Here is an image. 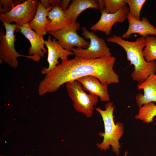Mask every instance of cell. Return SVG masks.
Wrapping results in <instances>:
<instances>
[{
  "instance_id": "6da1fadb",
  "label": "cell",
  "mask_w": 156,
  "mask_h": 156,
  "mask_svg": "<svg viewBox=\"0 0 156 156\" xmlns=\"http://www.w3.org/2000/svg\"><path fill=\"white\" fill-rule=\"evenodd\" d=\"M115 61L116 59L112 56L93 60L75 56L62 61L45 75L39 84L38 94L42 96L55 92L64 83L89 75L96 77L105 86L118 83L119 77L113 69Z\"/></svg>"
},
{
  "instance_id": "7a4b0ae2",
  "label": "cell",
  "mask_w": 156,
  "mask_h": 156,
  "mask_svg": "<svg viewBox=\"0 0 156 156\" xmlns=\"http://www.w3.org/2000/svg\"><path fill=\"white\" fill-rule=\"evenodd\" d=\"M107 40L120 46L125 50L127 60L134 66L131 75L134 81L141 82L155 74L156 61L148 62L143 56V50L145 46L144 38L141 37L134 41H130L124 40L121 36L113 35L107 38Z\"/></svg>"
},
{
  "instance_id": "3957f363",
  "label": "cell",
  "mask_w": 156,
  "mask_h": 156,
  "mask_svg": "<svg viewBox=\"0 0 156 156\" xmlns=\"http://www.w3.org/2000/svg\"><path fill=\"white\" fill-rule=\"evenodd\" d=\"M105 108L104 110L99 107L95 108L101 115L104 127V132L98 134L100 136L103 137V140L101 143L96 144V146L101 151L109 149L111 146L113 151L118 155L120 148L119 140L123 133V125L118 121L115 123L113 115L114 106L112 102L107 103Z\"/></svg>"
},
{
  "instance_id": "277c9868",
  "label": "cell",
  "mask_w": 156,
  "mask_h": 156,
  "mask_svg": "<svg viewBox=\"0 0 156 156\" xmlns=\"http://www.w3.org/2000/svg\"><path fill=\"white\" fill-rule=\"evenodd\" d=\"M66 86L69 97L73 102V107L77 112L83 113L87 118L93 114L94 106L99 101L98 96L92 94L87 93L81 84L77 80L66 83Z\"/></svg>"
},
{
  "instance_id": "5b68a950",
  "label": "cell",
  "mask_w": 156,
  "mask_h": 156,
  "mask_svg": "<svg viewBox=\"0 0 156 156\" xmlns=\"http://www.w3.org/2000/svg\"><path fill=\"white\" fill-rule=\"evenodd\" d=\"M82 35L90 40L88 47L86 49L73 48L72 50L75 56L88 60H93L106 56H112L109 48L105 40L98 37L93 31H90L83 26Z\"/></svg>"
},
{
  "instance_id": "8992f818",
  "label": "cell",
  "mask_w": 156,
  "mask_h": 156,
  "mask_svg": "<svg viewBox=\"0 0 156 156\" xmlns=\"http://www.w3.org/2000/svg\"><path fill=\"white\" fill-rule=\"evenodd\" d=\"M39 1L27 0L14 6L8 12L0 14L1 22L11 24L16 23L15 31L18 32V28L30 23L33 19L36 12Z\"/></svg>"
},
{
  "instance_id": "52a82bcc",
  "label": "cell",
  "mask_w": 156,
  "mask_h": 156,
  "mask_svg": "<svg viewBox=\"0 0 156 156\" xmlns=\"http://www.w3.org/2000/svg\"><path fill=\"white\" fill-rule=\"evenodd\" d=\"M79 29L74 28L61 29L54 31H48L47 33L53 36L64 49L72 51L74 47L87 49L90 42L79 36L77 31Z\"/></svg>"
},
{
  "instance_id": "ba28073f",
  "label": "cell",
  "mask_w": 156,
  "mask_h": 156,
  "mask_svg": "<svg viewBox=\"0 0 156 156\" xmlns=\"http://www.w3.org/2000/svg\"><path fill=\"white\" fill-rule=\"evenodd\" d=\"M56 40L54 37L52 40L51 35H49L47 40H45V45L48 51L47 61L49 66L42 69V74H46L58 65L59 58L62 62L68 60V58L69 56L74 55L72 51L63 48Z\"/></svg>"
},
{
  "instance_id": "9c48e42d",
  "label": "cell",
  "mask_w": 156,
  "mask_h": 156,
  "mask_svg": "<svg viewBox=\"0 0 156 156\" xmlns=\"http://www.w3.org/2000/svg\"><path fill=\"white\" fill-rule=\"evenodd\" d=\"M129 12V8L126 6L122 7L118 12L114 14L107 13L104 10L101 12V15L99 20L90 27V29L92 31H102L108 36L110 34L111 30L114 25L116 22H123L127 18V16Z\"/></svg>"
},
{
  "instance_id": "30bf717a",
  "label": "cell",
  "mask_w": 156,
  "mask_h": 156,
  "mask_svg": "<svg viewBox=\"0 0 156 156\" xmlns=\"http://www.w3.org/2000/svg\"><path fill=\"white\" fill-rule=\"evenodd\" d=\"M47 17L51 21L46 27L47 32L74 28L80 29V24L78 23H73L67 19L60 5L53 7L51 10L48 12Z\"/></svg>"
},
{
  "instance_id": "8fae6325",
  "label": "cell",
  "mask_w": 156,
  "mask_h": 156,
  "mask_svg": "<svg viewBox=\"0 0 156 156\" xmlns=\"http://www.w3.org/2000/svg\"><path fill=\"white\" fill-rule=\"evenodd\" d=\"M24 36L29 41L31 46L28 49L29 55L34 56L40 60L44 56L47 50L44 46V37L38 34L29 26L28 23L25 24L18 28Z\"/></svg>"
},
{
  "instance_id": "7c38bea8",
  "label": "cell",
  "mask_w": 156,
  "mask_h": 156,
  "mask_svg": "<svg viewBox=\"0 0 156 156\" xmlns=\"http://www.w3.org/2000/svg\"><path fill=\"white\" fill-rule=\"evenodd\" d=\"M129 26L126 32L122 36L124 39L129 38L132 34H138L145 38L148 35L156 36V28L145 17L139 21L133 17L129 13L127 16Z\"/></svg>"
},
{
  "instance_id": "4fadbf2b",
  "label": "cell",
  "mask_w": 156,
  "mask_h": 156,
  "mask_svg": "<svg viewBox=\"0 0 156 156\" xmlns=\"http://www.w3.org/2000/svg\"><path fill=\"white\" fill-rule=\"evenodd\" d=\"M19 57H27L35 62L40 60L34 56L22 55L18 53L15 49L12 48L7 42L3 31L0 32V63L3 62L14 68L18 67L19 64L17 58Z\"/></svg>"
},
{
  "instance_id": "5bb4252c",
  "label": "cell",
  "mask_w": 156,
  "mask_h": 156,
  "mask_svg": "<svg viewBox=\"0 0 156 156\" xmlns=\"http://www.w3.org/2000/svg\"><path fill=\"white\" fill-rule=\"evenodd\" d=\"M76 80L81 84L85 91L97 95L101 101L107 102L110 100L108 86L103 85L96 77L89 75L82 77Z\"/></svg>"
},
{
  "instance_id": "9a60e30c",
  "label": "cell",
  "mask_w": 156,
  "mask_h": 156,
  "mask_svg": "<svg viewBox=\"0 0 156 156\" xmlns=\"http://www.w3.org/2000/svg\"><path fill=\"white\" fill-rule=\"evenodd\" d=\"M138 88L142 90L143 94H138L135 97L138 106L140 107L150 102H156V74H153L144 81L138 83Z\"/></svg>"
},
{
  "instance_id": "2e32d148",
  "label": "cell",
  "mask_w": 156,
  "mask_h": 156,
  "mask_svg": "<svg viewBox=\"0 0 156 156\" xmlns=\"http://www.w3.org/2000/svg\"><path fill=\"white\" fill-rule=\"evenodd\" d=\"M53 7L45 8L39 1L36 14L32 20L28 23L30 28L38 35L43 37L47 34L45 30L48 24L51 21L47 18V13Z\"/></svg>"
},
{
  "instance_id": "e0dca14e",
  "label": "cell",
  "mask_w": 156,
  "mask_h": 156,
  "mask_svg": "<svg viewBox=\"0 0 156 156\" xmlns=\"http://www.w3.org/2000/svg\"><path fill=\"white\" fill-rule=\"evenodd\" d=\"M88 8L99 9L98 0H73L67 10L64 12L65 15L72 23H76L80 14Z\"/></svg>"
},
{
  "instance_id": "ac0fdd59",
  "label": "cell",
  "mask_w": 156,
  "mask_h": 156,
  "mask_svg": "<svg viewBox=\"0 0 156 156\" xmlns=\"http://www.w3.org/2000/svg\"><path fill=\"white\" fill-rule=\"evenodd\" d=\"M156 116V105L153 102H150L139 107L138 114L135 118L142 121L147 124L151 122L154 117Z\"/></svg>"
},
{
  "instance_id": "d6986e66",
  "label": "cell",
  "mask_w": 156,
  "mask_h": 156,
  "mask_svg": "<svg viewBox=\"0 0 156 156\" xmlns=\"http://www.w3.org/2000/svg\"><path fill=\"white\" fill-rule=\"evenodd\" d=\"M145 46L143 50L144 57L148 62L156 60V37L148 36L145 38Z\"/></svg>"
},
{
  "instance_id": "ffe728a7",
  "label": "cell",
  "mask_w": 156,
  "mask_h": 156,
  "mask_svg": "<svg viewBox=\"0 0 156 156\" xmlns=\"http://www.w3.org/2000/svg\"><path fill=\"white\" fill-rule=\"evenodd\" d=\"M129 6V13L134 18L140 21V13L146 0H124Z\"/></svg>"
},
{
  "instance_id": "44dd1931",
  "label": "cell",
  "mask_w": 156,
  "mask_h": 156,
  "mask_svg": "<svg viewBox=\"0 0 156 156\" xmlns=\"http://www.w3.org/2000/svg\"><path fill=\"white\" fill-rule=\"evenodd\" d=\"M105 4V12L109 14H114L121 8L126 6L124 0H104Z\"/></svg>"
},
{
  "instance_id": "7402d4cb",
  "label": "cell",
  "mask_w": 156,
  "mask_h": 156,
  "mask_svg": "<svg viewBox=\"0 0 156 156\" xmlns=\"http://www.w3.org/2000/svg\"><path fill=\"white\" fill-rule=\"evenodd\" d=\"M6 31L5 37L8 44L11 47H14V42L16 41L14 32L15 31L17 26L16 24H11L2 23Z\"/></svg>"
},
{
  "instance_id": "603a6c76",
  "label": "cell",
  "mask_w": 156,
  "mask_h": 156,
  "mask_svg": "<svg viewBox=\"0 0 156 156\" xmlns=\"http://www.w3.org/2000/svg\"><path fill=\"white\" fill-rule=\"evenodd\" d=\"M24 0H0V14L7 13L10 11L15 6L22 3Z\"/></svg>"
},
{
  "instance_id": "cb8c5ba5",
  "label": "cell",
  "mask_w": 156,
  "mask_h": 156,
  "mask_svg": "<svg viewBox=\"0 0 156 156\" xmlns=\"http://www.w3.org/2000/svg\"><path fill=\"white\" fill-rule=\"evenodd\" d=\"M70 0H60V5L63 11L65 12L67 10L70 5Z\"/></svg>"
},
{
  "instance_id": "d4e9b609",
  "label": "cell",
  "mask_w": 156,
  "mask_h": 156,
  "mask_svg": "<svg viewBox=\"0 0 156 156\" xmlns=\"http://www.w3.org/2000/svg\"><path fill=\"white\" fill-rule=\"evenodd\" d=\"M40 2L45 8L47 9L51 6L50 0H40Z\"/></svg>"
},
{
  "instance_id": "484cf974",
  "label": "cell",
  "mask_w": 156,
  "mask_h": 156,
  "mask_svg": "<svg viewBox=\"0 0 156 156\" xmlns=\"http://www.w3.org/2000/svg\"><path fill=\"white\" fill-rule=\"evenodd\" d=\"M99 4V9L101 12L105 8V4L104 0H98Z\"/></svg>"
},
{
  "instance_id": "4316f807",
  "label": "cell",
  "mask_w": 156,
  "mask_h": 156,
  "mask_svg": "<svg viewBox=\"0 0 156 156\" xmlns=\"http://www.w3.org/2000/svg\"><path fill=\"white\" fill-rule=\"evenodd\" d=\"M60 0H50L51 5L52 7L60 5Z\"/></svg>"
},
{
  "instance_id": "83f0119b",
  "label": "cell",
  "mask_w": 156,
  "mask_h": 156,
  "mask_svg": "<svg viewBox=\"0 0 156 156\" xmlns=\"http://www.w3.org/2000/svg\"><path fill=\"white\" fill-rule=\"evenodd\" d=\"M0 156H4V155H0ZM23 156H33L31 155H24Z\"/></svg>"
}]
</instances>
